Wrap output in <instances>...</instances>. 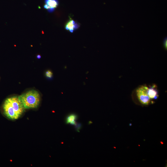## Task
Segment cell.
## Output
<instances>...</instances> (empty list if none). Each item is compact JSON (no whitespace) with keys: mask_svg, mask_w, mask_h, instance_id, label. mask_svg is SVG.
I'll return each mask as SVG.
<instances>
[{"mask_svg":"<svg viewBox=\"0 0 167 167\" xmlns=\"http://www.w3.org/2000/svg\"><path fill=\"white\" fill-rule=\"evenodd\" d=\"M45 4L44 6V8L50 13L54 11L59 4L58 0H45Z\"/></svg>","mask_w":167,"mask_h":167,"instance_id":"obj_6","label":"cell"},{"mask_svg":"<svg viewBox=\"0 0 167 167\" xmlns=\"http://www.w3.org/2000/svg\"><path fill=\"white\" fill-rule=\"evenodd\" d=\"M45 76L49 79H52L53 76V73L50 70L47 71L45 73Z\"/></svg>","mask_w":167,"mask_h":167,"instance_id":"obj_8","label":"cell"},{"mask_svg":"<svg viewBox=\"0 0 167 167\" xmlns=\"http://www.w3.org/2000/svg\"><path fill=\"white\" fill-rule=\"evenodd\" d=\"M4 115L11 120L19 118L25 111V109L18 96H13L7 98L3 105Z\"/></svg>","mask_w":167,"mask_h":167,"instance_id":"obj_1","label":"cell"},{"mask_svg":"<svg viewBox=\"0 0 167 167\" xmlns=\"http://www.w3.org/2000/svg\"><path fill=\"white\" fill-rule=\"evenodd\" d=\"M148 85L143 84L138 86L132 92L133 96L136 97L139 102L144 105H149L151 102L147 93Z\"/></svg>","mask_w":167,"mask_h":167,"instance_id":"obj_3","label":"cell"},{"mask_svg":"<svg viewBox=\"0 0 167 167\" xmlns=\"http://www.w3.org/2000/svg\"><path fill=\"white\" fill-rule=\"evenodd\" d=\"M37 58H38V59H40L41 58V56L39 55H37Z\"/></svg>","mask_w":167,"mask_h":167,"instance_id":"obj_10","label":"cell"},{"mask_svg":"<svg viewBox=\"0 0 167 167\" xmlns=\"http://www.w3.org/2000/svg\"><path fill=\"white\" fill-rule=\"evenodd\" d=\"M158 90L157 85L155 84L148 85L147 93L151 101L156 100L159 96Z\"/></svg>","mask_w":167,"mask_h":167,"instance_id":"obj_4","label":"cell"},{"mask_svg":"<svg viewBox=\"0 0 167 167\" xmlns=\"http://www.w3.org/2000/svg\"><path fill=\"white\" fill-rule=\"evenodd\" d=\"M25 109L36 108L41 100L40 96L36 91L32 90L18 96Z\"/></svg>","mask_w":167,"mask_h":167,"instance_id":"obj_2","label":"cell"},{"mask_svg":"<svg viewBox=\"0 0 167 167\" xmlns=\"http://www.w3.org/2000/svg\"><path fill=\"white\" fill-rule=\"evenodd\" d=\"M78 116L75 113H71L68 114L66 117V124L74 125L77 130L80 128L81 125L76 122Z\"/></svg>","mask_w":167,"mask_h":167,"instance_id":"obj_5","label":"cell"},{"mask_svg":"<svg viewBox=\"0 0 167 167\" xmlns=\"http://www.w3.org/2000/svg\"><path fill=\"white\" fill-rule=\"evenodd\" d=\"M163 45L165 49H167V37H165L163 39Z\"/></svg>","mask_w":167,"mask_h":167,"instance_id":"obj_9","label":"cell"},{"mask_svg":"<svg viewBox=\"0 0 167 167\" xmlns=\"http://www.w3.org/2000/svg\"><path fill=\"white\" fill-rule=\"evenodd\" d=\"M79 27V25L76 22L71 19L66 23L65 28L71 32H73V31L78 28Z\"/></svg>","mask_w":167,"mask_h":167,"instance_id":"obj_7","label":"cell"}]
</instances>
